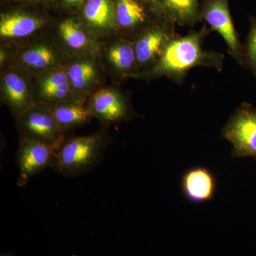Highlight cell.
<instances>
[{
  "mask_svg": "<svg viewBox=\"0 0 256 256\" xmlns=\"http://www.w3.org/2000/svg\"><path fill=\"white\" fill-rule=\"evenodd\" d=\"M65 1L69 3V4H76V3L82 2V0H65Z\"/></svg>",
  "mask_w": 256,
  "mask_h": 256,
  "instance_id": "obj_24",
  "label": "cell"
},
{
  "mask_svg": "<svg viewBox=\"0 0 256 256\" xmlns=\"http://www.w3.org/2000/svg\"><path fill=\"white\" fill-rule=\"evenodd\" d=\"M110 142V138L104 131L64 140L56 152L52 169L66 178L86 174L102 162Z\"/></svg>",
  "mask_w": 256,
  "mask_h": 256,
  "instance_id": "obj_2",
  "label": "cell"
},
{
  "mask_svg": "<svg viewBox=\"0 0 256 256\" xmlns=\"http://www.w3.org/2000/svg\"><path fill=\"white\" fill-rule=\"evenodd\" d=\"M1 90L3 100L18 118L35 104L32 97V86L21 70H10L2 74Z\"/></svg>",
  "mask_w": 256,
  "mask_h": 256,
  "instance_id": "obj_10",
  "label": "cell"
},
{
  "mask_svg": "<svg viewBox=\"0 0 256 256\" xmlns=\"http://www.w3.org/2000/svg\"><path fill=\"white\" fill-rule=\"evenodd\" d=\"M249 24L250 28L244 44V67L248 68L256 78V16H250L249 18Z\"/></svg>",
  "mask_w": 256,
  "mask_h": 256,
  "instance_id": "obj_21",
  "label": "cell"
},
{
  "mask_svg": "<svg viewBox=\"0 0 256 256\" xmlns=\"http://www.w3.org/2000/svg\"><path fill=\"white\" fill-rule=\"evenodd\" d=\"M1 256H13L12 254H11V252H8V254H2V255H1Z\"/></svg>",
  "mask_w": 256,
  "mask_h": 256,
  "instance_id": "obj_25",
  "label": "cell"
},
{
  "mask_svg": "<svg viewBox=\"0 0 256 256\" xmlns=\"http://www.w3.org/2000/svg\"><path fill=\"white\" fill-rule=\"evenodd\" d=\"M146 1L156 6V9L159 10L160 12V0H146Z\"/></svg>",
  "mask_w": 256,
  "mask_h": 256,
  "instance_id": "obj_22",
  "label": "cell"
},
{
  "mask_svg": "<svg viewBox=\"0 0 256 256\" xmlns=\"http://www.w3.org/2000/svg\"><path fill=\"white\" fill-rule=\"evenodd\" d=\"M60 34L64 44L70 50L82 52L92 47V40L80 24L72 18H67L60 24Z\"/></svg>",
  "mask_w": 256,
  "mask_h": 256,
  "instance_id": "obj_20",
  "label": "cell"
},
{
  "mask_svg": "<svg viewBox=\"0 0 256 256\" xmlns=\"http://www.w3.org/2000/svg\"><path fill=\"white\" fill-rule=\"evenodd\" d=\"M222 136L233 146V158L256 160V107L242 102L222 130Z\"/></svg>",
  "mask_w": 256,
  "mask_h": 256,
  "instance_id": "obj_3",
  "label": "cell"
},
{
  "mask_svg": "<svg viewBox=\"0 0 256 256\" xmlns=\"http://www.w3.org/2000/svg\"><path fill=\"white\" fill-rule=\"evenodd\" d=\"M92 117L106 124L124 122L132 116L128 101L119 92L102 89L96 92L90 100Z\"/></svg>",
  "mask_w": 256,
  "mask_h": 256,
  "instance_id": "obj_9",
  "label": "cell"
},
{
  "mask_svg": "<svg viewBox=\"0 0 256 256\" xmlns=\"http://www.w3.org/2000/svg\"><path fill=\"white\" fill-rule=\"evenodd\" d=\"M18 60L26 70L42 74L57 68L60 56L48 44L38 42L23 48L18 53Z\"/></svg>",
  "mask_w": 256,
  "mask_h": 256,
  "instance_id": "obj_12",
  "label": "cell"
},
{
  "mask_svg": "<svg viewBox=\"0 0 256 256\" xmlns=\"http://www.w3.org/2000/svg\"><path fill=\"white\" fill-rule=\"evenodd\" d=\"M200 0H160L163 16L180 26H193L202 21Z\"/></svg>",
  "mask_w": 256,
  "mask_h": 256,
  "instance_id": "obj_14",
  "label": "cell"
},
{
  "mask_svg": "<svg viewBox=\"0 0 256 256\" xmlns=\"http://www.w3.org/2000/svg\"><path fill=\"white\" fill-rule=\"evenodd\" d=\"M43 25L41 18L23 12L1 15L0 36L2 38H24L33 34Z\"/></svg>",
  "mask_w": 256,
  "mask_h": 256,
  "instance_id": "obj_15",
  "label": "cell"
},
{
  "mask_svg": "<svg viewBox=\"0 0 256 256\" xmlns=\"http://www.w3.org/2000/svg\"><path fill=\"white\" fill-rule=\"evenodd\" d=\"M66 70L74 92H89L96 86L100 79L98 66L92 58L84 57L74 60Z\"/></svg>",
  "mask_w": 256,
  "mask_h": 256,
  "instance_id": "obj_13",
  "label": "cell"
},
{
  "mask_svg": "<svg viewBox=\"0 0 256 256\" xmlns=\"http://www.w3.org/2000/svg\"><path fill=\"white\" fill-rule=\"evenodd\" d=\"M48 107L64 134L69 130L87 124L92 118L90 107L84 105L77 100L62 102Z\"/></svg>",
  "mask_w": 256,
  "mask_h": 256,
  "instance_id": "obj_16",
  "label": "cell"
},
{
  "mask_svg": "<svg viewBox=\"0 0 256 256\" xmlns=\"http://www.w3.org/2000/svg\"><path fill=\"white\" fill-rule=\"evenodd\" d=\"M181 190L185 198L192 203H206L215 196L217 178L206 166H193L186 170L182 176Z\"/></svg>",
  "mask_w": 256,
  "mask_h": 256,
  "instance_id": "obj_11",
  "label": "cell"
},
{
  "mask_svg": "<svg viewBox=\"0 0 256 256\" xmlns=\"http://www.w3.org/2000/svg\"><path fill=\"white\" fill-rule=\"evenodd\" d=\"M36 90L38 102L50 106L74 100L73 88L66 68L60 67L38 74Z\"/></svg>",
  "mask_w": 256,
  "mask_h": 256,
  "instance_id": "obj_8",
  "label": "cell"
},
{
  "mask_svg": "<svg viewBox=\"0 0 256 256\" xmlns=\"http://www.w3.org/2000/svg\"><path fill=\"white\" fill-rule=\"evenodd\" d=\"M107 58L114 70L121 75H137V60L133 42L122 40L116 42L108 50Z\"/></svg>",
  "mask_w": 256,
  "mask_h": 256,
  "instance_id": "obj_17",
  "label": "cell"
},
{
  "mask_svg": "<svg viewBox=\"0 0 256 256\" xmlns=\"http://www.w3.org/2000/svg\"><path fill=\"white\" fill-rule=\"evenodd\" d=\"M148 20L146 8L137 0H118L116 21L120 28L126 30H137Z\"/></svg>",
  "mask_w": 256,
  "mask_h": 256,
  "instance_id": "obj_19",
  "label": "cell"
},
{
  "mask_svg": "<svg viewBox=\"0 0 256 256\" xmlns=\"http://www.w3.org/2000/svg\"><path fill=\"white\" fill-rule=\"evenodd\" d=\"M20 139L50 144L60 148L64 133L54 118L50 108L35 102L26 112L16 118Z\"/></svg>",
  "mask_w": 256,
  "mask_h": 256,
  "instance_id": "obj_4",
  "label": "cell"
},
{
  "mask_svg": "<svg viewBox=\"0 0 256 256\" xmlns=\"http://www.w3.org/2000/svg\"><path fill=\"white\" fill-rule=\"evenodd\" d=\"M210 32V28L204 24L200 30H192L184 36L175 35L156 65L146 72L138 74V76L148 78L166 77L178 85H182L188 72L197 67L222 72L223 54L204 48V42Z\"/></svg>",
  "mask_w": 256,
  "mask_h": 256,
  "instance_id": "obj_1",
  "label": "cell"
},
{
  "mask_svg": "<svg viewBox=\"0 0 256 256\" xmlns=\"http://www.w3.org/2000/svg\"><path fill=\"white\" fill-rule=\"evenodd\" d=\"M84 14L89 24L99 30L112 28L116 22L112 0H88L84 8Z\"/></svg>",
  "mask_w": 256,
  "mask_h": 256,
  "instance_id": "obj_18",
  "label": "cell"
},
{
  "mask_svg": "<svg viewBox=\"0 0 256 256\" xmlns=\"http://www.w3.org/2000/svg\"><path fill=\"white\" fill-rule=\"evenodd\" d=\"M200 11L202 21H204L212 31L218 32L225 42L229 54L238 65L244 67V44L234 26L229 0H203Z\"/></svg>",
  "mask_w": 256,
  "mask_h": 256,
  "instance_id": "obj_5",
  "label": "cell"
},
{
  "mask_svg": "<svg viewBox=\"0 0 256 256\" xmlns=\"http://www.w3.org/2000/svg\"><path fill=\"white\" fill-rule=\"evenodd\" d=\"M6 55L5 54L4 50H1V54H0V62L1 64L4 63L5 60H6Z\"/></svg>",
  "mask_w": 256,
  "mask_h": 256,
  "instance_id": "obj_23",
  "label": "cell"
},
{
  "mask_svg": "<svg viewBox=\"0 0 256 256\" xmlns=\"http://www.w3.org/2000/svg\"><path fill=\"white\" fill-rule=\"evenodd\" d=\"M175 25L164 18L160 23L148 26L138 34L133 41L138 70L143 68V72H146L156 65L168 43L176 34Z\"/></svg>",
  "mask_w": 256,
  "mask_h": 256,
  "instance_id": "obj_6",
  "label": "cell"
},
{
  "mask_svg": "<svg viewBox=\"0 0 256 256\" xmlns=\"http://www.w3.org/2000/svg\"><path fill=\"white\" fill-rule=\"evenodd\" d=\"M58 149L50 144L20 139L16 153L18 188L24 186L30 178L44 170L53 168Z\"/></svg>",
  "mask_w": 256,
  "mask_h": 256,
  "instance_id": "obj_7",
  "label": "cell"
}]
</instances>
